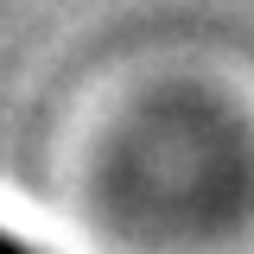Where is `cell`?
<instances>
[{
  "mask_svg": "<svg viewBox=\"0 0 254 254\" xmlns=\"http://www.w3.org/2000/svg\"><path fill=\"white\" fill-rule=\"evenodd\" d=\"M0 254H32L26 242H13V235H0Z\"/></svg>",
  "mask_w": 254,
  "mask_h": 254,
  "instance_id": "1",
  "label": "cell"
}]
</instances>
